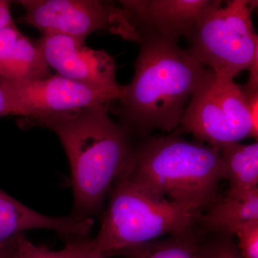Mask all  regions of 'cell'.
<instances>
[{
	"mask_svg": "<svg viewBox=\"0 0 258 258\" xmlns=\"http://www.w3.org/2000/svg\"><path fill=\"white\" fill-rule=\"evenodd\" d=\"M13 23L10 12V2L0 0V30Z\"/></svg>",
	"mask_w": 258,
	"mask_h": 258,
	"instance_id": "cell-20",
	"label": "cell"
},
{
	"mask_svg": "<svg viewBox=\"0 0 258 258\" xmlns=\"http://www.w3.org/2000/svg\"><path fill=\"white\" fill-rule=\"evenodd\" d=\"M8 115V106L3 90L0 88V117Z\"/></svg>",
	"mask_w": 258,
	"mask_h": 258,
	"instance_id": "cell-22",
	"label": "cell"
},
{
	"mask_svg": "<svg viewBox=\"0 0 258 258\" xmlns=\"http://www.w3.org/2000/svg\"><path fill=\"white\" fill-rule=\"evenodd\" d=\"M180 125L214 147L257 140L240 85L211 71L190 98Z\"/></svg>",
	"mask_w": 258,
	"mask_h": 258,
	"instance_id": "cell-6",
	"label": "cell"
},
{
	"mask_svg": "<svg viewBox=\"0 0 258 258\" xmlns=\"http://www.w3.org/2000/svg\"><path fill=\"white\" fill-rule=\"evenodd\" d=\"M93 224L91 217L47 216L0 189V245L26 231L37 229L54 231L69 240L87 239Z\"/></svg>",
	"mask_w": 258,
	"mask_h": 258,
	"instance_id": "cell-11",
	"label": "cell"
},
{
	"mask_svg": "<svg viewBox=\"0 0 258 258\" xmlns=\"http://www.w3.org/2000/svg\"><path fill=\"white\" fill-rule=\"evenodd\" d=\"M88 239L68 241L64 248L52 250L36 245L24 234L15 237L11 258H81L87 248Z\"/></svg>",
	"mask_w": 258,
	"mask_h": 258,
	"instance_id": "cell-16",
	"label": "cell"
},
{
	"mask_svg": "<svg viewBox=\"0 0 258 258\" xmlns=\"http://www.w3.org/2000/svg\"><path fill=\"white\" fill-rule=\"evenodd\" d=\"M254 0L212 1L186 37V49L202 66L214 74L233 79L248 70L258 55V37L252 15Z\"/></svg>",
	"mask_w": 258,
	"mask_h": 258,
	"instance_id": "cell-5",
	"label": "cell"
},
{
	"mask_svg": "<svg viewBox=\"0 0 258 258\" xmlns=\"http://www.w3.org/2000/svg\"><path fill=\"white\" fill-rule=\"evenodd\" d=\"M124 254L129 258H205V246L200 245L191 230L167 240L153 241Z\"/></svg>",
	"mask_w": 258,
	"mask_h": 258,
	"instance_id": "cell-15",
	"label": "cell"
},
{
	"mask_svg": "<svg viewBox=\"0 0 258 258\" xmlns=\"http://www.w3.org/2000/svg\"><path fill=\"white\" fill-rule=\"evenodd\" d=\"M109 192L99 232L88 240L90 250L103 258L124 254L164 235L189 232L201 216L200 210L151 192L126 176L117 180Z\"/></svg>",
	"mask_w": 258,
	"mask_h": 258,
	"instance_id": "cell-4",
	"label": "cell"
},
{
	"mask_svg": "<svg viewBox=\"0 0 258 258\" xmlns=\"http://www.w3.org/2000/svg\"><path fill=\"white\" fill-rule=\"evenodd\" d=\"M108 111L98 105L23 125L50 129L60 139L71 169L73 216L87 218L98 212L115 181L130 170L132 133Z\"/></svg>",
	"mask_w": 258,
	"mask_h": 258,
	"instance_id": "cell-2",
	"label": "cell"
},
{
	"mask_svg": "<svg viewBox=\"0 0 258 258\" xmlns=\"http://www.w3.org/2000/svg\"><path fill=\"white\" fill-rule=\"evenodd\" d=\"M138 37L140 50L134 78L121 86L113 113L131 133L172 132L210 70L175 40L149 32H139Z\"/></svg>",
	"mask_w": 258,
	"mask_h": 258,
	"instance_id": "cell-1",
	"label": "cell"
},
{
	"mask_svg": "<svg viewBox=\"0 0 258 258\" xmlns=\"http://www.w3.org/2000/svg\"><path fill=\"white\" fill-rule=\"evenodd\" d=\"M242 91L247 102V108L252 120L254 134L258 136V91H247L242 89Z\"/></svg>",
	"mask_w": 258,
	"mask_h": 258,
	"instance_id": "cell-19",
	"label": "cell"
},
{
	"mask_svg": "<svg viewBox=\"0 0 258 258\" xmlns=\"http://www.w3.org/2000/svg\"><path fill=\"white\" fill-rule=\"evenodd\" d=\"M37 43L49 67L66 79L96 87L118 89L114 58L85 40L60 35H42Z\"/></svg>",
	"mask_w": 258,
	"mask_h": 258,
	"instance_id": "cell-9",
	"label": "cell"
},
{
	"mask_svg": "<svg viewBox=\"0 0 258 258\" xmlns=\"http://www.w3.org/2000/svg\"><path fill=\"white\" fill-rule=\"evenodd\" d=\"M237 249L242 258H258V220H250L240 226L235 235Z\"/></svg>",
	"mask_w": 258,
	"mask_h": 258,
	"instance_id": "cell-17",
	"label": "cell"
},
{
	"mask_svg": "<svg viewBox=\"0 0 258 258\" xmlns=\"http://www.w3.org/2000/svg\"><path fill=\"white\" fill-rule=\"evenodd\" d=\"M24 15L20 23L40 30L42 35H66L85 40L96 32H109L138 42V34L121 7L101 0H20Z\"/></svg>",
	"mask_w": 258,
	"mask_h": 258,
	"instance_id": "cell-7",
	"label": "cell"
},
{
	"mask_svg": "<svg viewBox=\"0 0 258 258\" xmlns=\"http://www.w3.org/2000/svg\"><path fill=\"white\" fill-rule=\"evenodd\" d=\"M81 258H103V257L101 254L90 250L89 248H88V240L87 248H86V251H85L84 253L83 254Z\"/></svg>",
	"mask_w": 258,
	"mask_h": 258,
	"instance_id": "cell-23",
	"label": "cell"
},
{
	"mask_svg": "<svg viewBox=\"0 0 258 258\" xmlns=\"http://www.w3.org/2000/svg\"><path fill=\"white\" fill-rule=\"evenodd\" d=\"M211 0H122L137 34L154 32L177 41L186 37Z\"/></svg>",
	"mask_w": 258,
	"mask_h": 258,
	"instance_id": "cell-10",
	"label": "cell"
},
{
	"mask_svg": "<svg viewBox=\"0 0 258 258\" xmlns=\"http://www.w3.org/2000/svg\"><path fill=\"white\" fill-rule=\"evenodd\" d=\"M123 176L171 202L201 210L215 201L223 179L220 149L174 134L152 138L134 149Z\"/></svg>",
	"mask_w": 258,
	"mask_h": 258,
	"instance_id": "cell-3",
	"label": "cell"
},
{
	"mask_svg": "<svg viewBox=\"0 0 258 258\" xmlns=\"http://www.w3.org/2000/svg\"><path fill=\"white\" fill-rule=\"evenodd\" d=\"M0 88L6 99L8 115L22 116V125L98 105L109 106L119 98L121 91V86L118 89L96 87L58 74L30 81L0 78Z\"/></svg>",
	"mask_w": 258,
	"mask_h": 258,
	"instance_id": "cell-8",
	"label": "cell"
},
{
	"mask_svg": "<svg viewBox=\"0 0 258 258\" xmlns=\"http://www.w3.org/2000/svg\"><path fill=\"white\" fill-rule=\"evenodd\" d=\"M223 179L230 182L227 193L258 189V143L227 144L219 148Z\"/></svg>",
	"mask_w": 258,
	"mask_h": 258,
	"instance_id": "cell-14",
	"label": "cell"
},
{
	"mask_svg": "<svg viewBox=\"0 0 258 258\" xmlns=\"http://www.w3.org/2000/svg\"><path fill=\"white\" fill-rule=\"evenodd\" d=\"M219 235V234H218ZM205 258H242L233 235H219L205 247Z\"/></svg>",
	"mask_w": 258,
	"mask_h": 258,
	"instance_id": "cell-18",
	"label": "cell"
},
{
	"mask_svg": "<svg viewBox=\"0 0 258 258\" xmlns=\"http://www.w3.org/2000/svg\"><path fill=\"white\" fill-rule=\"evenodd\" d=\"M258 220V189L247 192L227 193L225 198L215 200L200 216L204 230L219 235H235L241 225Z\"/></svg>",
	"mask_w": 258,
	"mask_h": 258,
	"instance_id": "cell-13",
	"label": "cell"
},
{
	"mask_svg": "<svg viewBox=\"0 0 258 258\" xmlns=\"http://www.w3.org/2000/svg\"><path fill=\"white\" fill-rule=\"evenodd\" d=\"M14 243L15 237L9 242L0 245V258H11Z\"/></svg>",
	"mask_w": 258,
	"mask_h": 258,
	"instance_id": "cell-21",
	"label": "cell"
},
{
	"mask_svg": "<svg viewBox=\"0 0 258 258\" xmlns=\"http://www.w3.org/2000/svg\"><path fill=\"white\" fill-rule=\"evenodd\" d=\"M50 76L37 42L24 35L15 23L0 30V78L30 81Z\"/></svg>",
	"mask_w": 258,
	"mask_h": 258,
	"instance_id": "cell-12",
	"label": "cell"
}]
</instances>
